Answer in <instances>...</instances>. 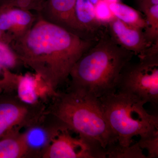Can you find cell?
Returning a JSON list of instances; mask_svg holds the SVG:
<instances>
[{"mask_svg":"<svg viewBox=\"0 0 158 158\" xmlns=\"http://www.w3.org/2000/svg\"><path fill=\"white\" fill-rule=\"evenodd\" d=\"M98 40L84 38L39 16L31 29L11 40L8 47L53 95L67 81L77 60Z\"/></svg>","mask_w":158,"mask_h":158,"instance_id":"6da1fadb","label":"cell"},{"mask_svg":"<svg viewBox=\"0 0 158 158\" xmlns=\"http://www.w3.org/2000/svg\"><path fill=\"white\" fill-rule=\"evenodd\" d=\"M134 56L115 42L106 30L73 67L69 88L98 98L116 92L119 74Z\"/></svg>","mask_w":158,"mask_h":158,"instance_id":"7a4b0ae2","label":"cell"},{"mask_svg":"<svg viewBox=\"0 0 158 158\" xmlns=\"http://www.w3.org/2000/svg\"><path fill=\"white\" fill-rule=\"evenodd\" d=\"M46 111L83 138L106 150L118 143L105 115L100 99L84 91L69 88L51 97Z\"/></svg>","mask_w":158,"mask_h":158,"instance_id":"3957f363","label":"cell"},{"mask_svg":"<svg viewBox=\"0 0 158 158\" xmlns=\"http://www.w3.org/2000/svg\"><path fill=\"white\" fill-rule=\"evenodd\" d=\"M99 99L106 118L122 147L131 145L135 136L143 138L158 133L157 115L148 113L145 103L139 99L117 92Z\"/></svg>","mask_w":158,"mask_h":158,"instance_id":"277c9868","label":"cell"},{"mask_svg":"<svg viewBox=\"0 0 158 158\" xmlns=\"http://www.w3.org/2000/svg\"><path fill=\"white\" fill-rule=\"evenodd\" d=\"M116 92L129 94L145 104L158 105V58H143L128 62L123 68Z\"/></svg>","mask_w":158,"mask_h":158,"instance_id":"5b68a950","label":"cell"},{"mask_svg":"<svg viewBox=\"0 0 158 158\" xmlns=\"http://www.w3.org/2000/svg\"><path fill=\"white\" fill-rule=\"evenodd\" d=\"M43 102H24L16 92L0 93V138L14 129L26 128L39 120L45 113Z\"/></svg>","mask_w":158,"mask_h":158,"instance_id":"8992f818","label":"cell"},{"mask_svg":"<svg viewBox=\"0 0 158 158\" xmlns=\"http://www.w3.org/2000/svg\"><path fill=\"white\" fill-rule=\"evenodd\" d=\"M43 158H106L100 145L83 138L64 123Z\"/></svg>","mask_w":158,"mask_h":158,"instance_id":"52a82bcc","label":"cell"},{"mask_svg":"<svg viewBox=\"0 0 158 158\" xmlns=\"http://www.w3.org/2000/svg\"><path fill=\"white\" fill-rule=\"evenodd\" d=\"M64 123L46 111L38 121L22 132L27 148V158H43Z\"/></svg>","mask_w":158,"mask_h":158,"instance_id":"ba28073f","label":"cell"},{"mask_svg":"<svg viewBox=\"0 0 158 158\" xmlns=\"http://www.w3.org/2000/svg\"><path fill=\"white\" fill-rule=\"evenodd\" d=\"M112 39L127 50L141 59L152 44L148 41L144 30L129 25L114 17L107 25Z\"/></svg>","mask_w":158,"mask_h":158,"instance_id":"9c48e42d","label":"cell"},{"mask_svg":"<svg viewBox=\"0 0 158 158\" xmlns=\"http://www.w3.org/2000/svg\"><path fill=\"white\" fill-rule=\"evenodd\" d=\"M38 13L15 8L0 9V29L11 40L22 37L33 27L38 19Z\"/></svg>","mask_w":158,"mask_h":158,"instance_id":"30bf717a","label":"cell"},{"mask_svg":"<svg viewBox=\"0 0 158 158\" xmlns=\"http://www.w3.org/2000/svg\"><path fill=\"white\" fill-rule=\"evenodd\" d=\"M76 2V0H45L37 13L43 19L81 37L75 20Z\"/></svg>","mask_w":158,"mask_h":158,"instance_id":"8fae6325","label":"cell"},{"mask_svg":"<svg viewBox=\"0 0 158 158\" xmlns=\"http://www.w3.org/2000/svg\"><path fill=\"white\" fill-rule=\"evenodd\" d=\"M74 18L81 36L86 39H98L107 27L97 19L94 5L90 0H76Z\"/></svg>","mask_w":158,"mask_h":158,"instance_id":"7c38bea8","label":"cell"},{"mask_svg":"<svg viewBox=\"0 0 158 158\" xmlns=\"http://www.w3.org/2000/svg\"><path fill=\"white\" fill-rule=\"evenodd\" d=\"M19 129H14L0 138V158H27V148Z\"/></svg>","mask_w":158,"mask_h":158,"instance_id":"4fadbf2b","label":"cell"},{"mask_svg":"<svg viewBox=\"0 0 158 158\" xmlns=\"http://www.w3.org/2000/svg\"><path fill=\"white\" fill-rule=\"evenodd\" d=\"M43 81L39 77L31 75H21L16 88V94L22 101L29 104L36 105L43 102L40 100V85Z\"/></svg>","mask_w":158,"mask_h":158,"instance_id":"5bb4252c","label":"cell"},{"mask_svg":"<svg viewBox=\"0 0 158 158\" xmlns=\"http://www.w3.org/2000/svg\"><path fill=\"white\" fill-rule=\"evenodd\" d=\"M109 6L114 16L123 22L144 30L146 27L145 19L135 9L118 2L110 3Z\"/></svg>","mask_w":158,"mask_h":158,"instance_id":"9a60e30c","label":"cell"},{"mask_svg":"<svg viewBox=\"0 0 158 158\" xmlns=\"http://www.w3.org/2000/svg\"><path fill=\"white\" fill-rule=\"evenodd\" d=\"M106 153V158H147L137 142L125 147L116 143L107 149Z\"/></svg>","mask_w":158,"mask_h":158,"instance_id":"2e32d148","label":"cell"},{"mask_svg":"<svg viewBox=\"0 0 158 158\" xmlns=\"http://www.w3.org/2000/svg\"><path fill=\"white\" fill-rule=\"evenodd\" d=\"M20 76L0 64V92H15Z\"/></svg>","mask_w":158,"mask_h":158,"instance_id":"e0dca14e","label":"cell"},{"mask_svg":"<svg viewBox=\"0 0 158 158\" xmlns=\"http://www.w3.org/2000/svg\"><path fill=\"white\" fill-rule=\"evenodd\" d=\"M45 0H0V9L15 7L38 13Z\"/></svg>","mask_w":158,"mask_h":158,"instance_id":"ac0fdd59","label":"cell"},{"mask_svg":"<svg viewBox=\"0 0 158 158\" xmlns=\"http://www.w3.org/2000/svg\"><path fill=\"white\" fill-rule=\"evenodd\" d=\"M137 143L144 152H147V158H158V133L140 138Z\"/></svg>","mask_w":158,"mask_h":158,"instance_id":"d6986e66","label":"cell"},{"mask_svg":"<svg viewBox=\"0 0 158 158\" xmlns=\"http://www.w3.org/2000/svg\"><path fill=\"white\" fill-rule=\"evenodd\" d=\"M94 8L97 19L103 25L107 26L115 17L110 10L109 3L105 0H99Z\"/></svg>","mask_w":158,"mask_h":158,"instance_id":"ffe728a7","label":"cell"},{"mask_svg":"<svg viewBox=\"0 0 158 158\" xmlns=\"http://www.w3.org/2000/svg\"><path fill=\"white\" fill-rule=\"evenodd\" d=\"M139 9L143 11L153 6L158 5V0H137Z\"/></svg>","mask_w":158,"mask_h":158,"instance_id":"44dd1931","label":"cell"},{"mask_svg":"<svg viewBox=\"0 0 158 158\" xmlns=\"http://www.w3.org/2000/svg\"><path fill=\"white\" fill-rule=\"evenodd\" d=\"M11 40L9 37L0 29V43L8 46Z\"/></svg>","mask_w":158,"mask_h":158,"instance_id":"7402d4cb","label":"cell"},{"mask_svg":"<svg viewBox=\"0 0 158 158\" xmlns=\"http://www.w3.org/2000/svg\"><path fill=\"white\" fill-rule=\"evenodd\" d=\"M105 1H106V2L109 3V4H110V3L116 2H118V0H105Z\"/></svg>","mask_w":158,"mask_h":158,"instance_id":"603a6c76","label":"cell"},{"mask_svg":"<svg viewBox=\"0 0 158 158\" xmlns=\"http://www.w3.org/2000/svg\"><path fill=\"white\" fill-rule=\"evenodd\" d=\"M90 1L93 3L94 5H95L98 2L99 0H90Z\"/></svg>","mask_w":158,"mask_h":158,"instance_id":"cb8c5ba5","label":"cell"},{"mask_svg":"<svg viewBox=\"0 0 158 158\" xmlns=\"http://www.w3.org/2000/svg\"><path fill=\"white\" fill-rule=\"evenodd\" d=\"M0 93H2V92H0Z\"/></svg>","mask_w":158,"mask_h":158,"instance_id":"d4e9b609","label":"cell"}]
</instances>
